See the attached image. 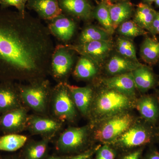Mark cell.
I'll return each instance as SVG.
<instances>
[{"label": "cell", "mask_w": 159, "mask_h": 159, "mask_svg": "<svg viewBox=\"0 0 159 159\" xmlns=\"http://www.w3.org/2000/svg\"><path fill=\"white\" fill-rule=\"evenodd\" d=\"M55 46L48 27L26 11L0 9V80L27 83L50 74Z\"/></svg>", "instance_id": "obj_1"}, {"label": "cell", "mask_w": 159, "mask_h": 159, "mask_svg": "<svg viewBox=\"0 0 159 159\" xmlns=\"http://www.w3.org/2000/svg\"><path fill=\"white\" fill-rule=\"evenodd\" d=\"M23 104L37 115L46 116L50 106L52 89L44 79L26 84H17Z\"/></svg>", "instance_id": "obj_2"}, {"label": "cell", "mask_w": 159, "mask_h": 159, "mask_svg": "<svg viewBox=\"0 0 159 159\" xmlns=\"http://www.w3.org/2000/svg\"><path fill=\"white\" fill-rule=\"evenodd\" d=\"M89 131L87 126L67 129L56 141V150L62 155H67L79 153L90 148L88 147Z\"/></svg>", "instance_id": "obj_3"}, {"label": "cell", "mask_w": 159, "mask_h": 159, "mask_svg": "<svg viewBox=\"0 0 159 159\" xmlns=\"http://www.w3.org/2000/svg\"><path fill=\"white\" fill-rule=\"evenodd\" d=\"M132 104L129 97L115 90L103 91L94 102L93 110L96 116H107L121 113Z\"/></svg>", "instance_id": "obj_4"}, {"label": "cell", "mask_w": 159, "mask_h": 159, "mask_svg": "<svg viewBox=\"0 0 159 159\" xmlns=\"http://www.w3.org/2000/svg\"><path fill=\"white\" fill-rule=\"evenodd\" d=\"M50 106L53 118L60 121L72 122L76 118V107L66 83H58L52 89Z\"/></svg>", "instance_id": "obj_5"}, {"label": "cell", "mask_w": 159, "mask_h": 159, "mask_svg": "<svg viewBox=\"0 0 159 159\" xmlns=\"http://www.w3.org/2000/svg\"><path fill=\"white\" fill-rule=\"evenodd\" d=\"M133 118L128 114H118L105 121L97 131L95 139L109 144L130 128Z\"/></svg>", "instance_id": "obj_6"}, {"label": "cell", "mask_w": 159, "mask_h": 159, "mask_svg": "<svg viewBox=\"0 0 159 159\" xmlns=\"http://www.w3.org/2000/svg\"><path fill=\"white\" fill-rule=\"evenodd\" d=\"M150 132L141 125L129 128L124 133L108 145L117 150L123 152L132 150L150 143L152 139Z\"/></svg>", "instance_id": "obj_7"}, {"label": "cell", "mask_w": 159, "mask_h": 159, "mask_svg": "<svg viewBox=\"0 0 159 159\" xmlns=\"http://www.w3.org/2000/svg\"><path fill=\"white\" fill-rule=\"evenodd\" d=\"M74 64L73 55L67 46H55L51 57L50 74L58 83L63 80L70 72Z\"/></svg>", "instance_id": "obj_8"}, {"label": "cell", "mask_w": 159, "mask_h": 159, "mask_svg": "<svg viewBox=\"0 0 159 159\" xmlns=\"http://www.w3.org/2000/svg\"><path fill=\"white\" fill-rule=\"evenodd\" d=\"M62 122L41 115H29L27 129L32 134L39 135L51 140L61 129Z\"/></svg>", "instance_id": "obj_9"}, {"label": "cell", "mask_w": 159, "mask_h": 159, "mask_svg": "<svg viewBox=\"0 0 159 159\" xmlns=\"http://www.w3.org/2000/svg\"><path fill=\"white\" fill-rule=\"evenodd\" d=\"M25 106L1 114L0 130L6 134H19L27 128L29 115Z\"/></svg>", "instance_id": "obj_10"}, {"label": "cell", "mask_w": 159, "mask_h": 159, "mask_svg": "<svg viewBox=\"0 0 159 159\" xmlns=\"http://www.w3.org/2000/svg\"><path fill=\"white\" fill-rule=\"evenodd\" d=\"M25 106L21 99L17 84L12 81L0 84V114Z\"/></svg>", "instance_id": "obj_11"}, {"label": "cell", "mask_w": 159, "mask_h": 159, "mask_svg": "<svg viewBox=\"0 0 159 159\" xmlns=\"http://www.w3.org/2000/svg\"><path fill=\"white\" fill-rule=\"evenodd\" d=\"M69 48L76 50L82 56L89 57L94 62L102 61L111 50L112 45L110 40L97 41L80 44L77 47Z\"/></svg>", "instance_id": "obj_12"}, {"label": "cell", "mask_w": 159, "mask_h": 159, "mask_svg": "<svg viewBox=\"0 0 159 159\" xmlns=\"http://www.w3.org/2000/svg\"><path fill=\"white\" fill-rule=\"evenodd\" d=\"M50 21L48 29L51 35L64 43L67 42L73 38L76 29L73 20L62 13Z\"/></svg>", "instance_id": "obj_13"}, {"label": "cell", "mask_w": 159, "mask_h": 159, "mask_svg": "<svg viewBox=\"0 0 159 159\" xmlns=\"http://www.w3.org/2000/svg\"><path fill=\"white\" fill-rule=\"evenodd\" d=\"M26 7L35 11L41 19L51 20L62 14L58 0H29Z\"/></svg>", "instance_id": "obj_14"}, {"label": "cell", "mask_w": 159, "mask_h": 159, "mask_svg": "<svg viewBox=\"0 0 159 159\" xmlns=\"http://www.w3.org/2000/svg\"><path fill=\"white\" fill-rule=\"evenodd\" d=\"M74 105L83 116L89 112L93 97V90L90 87L70 85L66 83Z\"/></svg>", "instance_id": "obj_15"}, {"label": "cell", "mask_w": 159, "mask_h": 159, "mask_svg": "<svg viewBox=\"0 0 159 159\" xmlns=\"http://www.w3.org/2000/svg\"><path fill=\"white\" fill-rule=\"evenodd\" d=\"M63 12L77 18L87 20L93 15V7L88 0H58Z\"/></svg>", "instance_id": "obj_16"}, {"label": "cell", "mask_w": 159, "mask_h": 159, "mask_svg": "<svg viewBox=\"0 0 159 159\" xmlns=\"http://www.w3.org/2000/svg\"><path fill=\"white\" fill-rule=\"evenodd\" d=\"M103 82L108 89L115 90L129 97L134 95L136 87L132 72L115 75L104 79Z\"/></svg>", "instance_id": "obj_17"}, {"label": "cell", "mask_w": 159, "mask_h": 159, "mask_svg": "<svg viewBox=\"0 0 159 159\" xmlns=\"http://www.w3.org/2000/svg\"><path fill=\"white\" fill-rule=\"evenodd\" d=\"M50 140L43 139L39 141H27L23 147L21 159H44L48 157Z\"/></svg>", "instance_id": "obj_18"}, {"label": "cell", "mask_w": 159, "mask_h": 159, "mask_svg": "<svg viewBox=\"0 0 159 159\" xmlns=\"http://www.w3.org/2000/svg\"><path fill=\"white\" fill-rule=\"evenodd\" d=\"M142 65L139 61H135L122 56H114L107 65V72L111 75H119L130 73Z\"/></svg>", "instance_id": "obj_19"}, {"label": "cell", "mask_w": 159, "mask_h": 159, "mask_svg": "<svg viewBox=\"0 0 159 159\" xmlns=\"http://www.w3.org/2000/svg\"><path fill=\"white\" fill-rule=\"evenodd\" d=\"M108 4L111 19L114 29H116L122 23L127 20L131 16L133 7L129 2H124L115 4Z\"/></svg>", "instance_id": "obj_20"}, {"label": "cell", "mask_w": 159, "mask_h": 159, "mask_svg": "<svg viewBox=\"0 0 159 159\" xmlns=\"http://www.w3.org/2000/svg\"><path fill=\"white\" fill-rule=\"evenodd\" d=\"M136 87L141 92H145L153 87L155 78L151 70L142 65L132 72Z\"/></svg>", "instance_id": "obj_21"}, {"label": "cell", "mask_w": 159, "mask_h": 159, "mask_svg": "<svg viewBox=\"0 0 159 159\" xmlns=\"http://www.w3.org/2000/svg\"><path fill=\"white\" fill-rule=\"evenodd\" d=\"M137 108L142 117L151 123H154L157 120L159 109L155 99L150 96H145L139 99Z\"/></svg>", "instance_id": "obj_22"}, {"label": "cell", "mask_w": 159, "mask_h": 159, "mask_svg": "<svg viewBox=\"0 0 159 159\" xmlns=\"http://www.w3.org/2000/svg\"><path fill=\"white\" fill-rule=\"evenodd\" d=\"M157 12L147 4L140 3L137 6L134 21L142 29L149 31Z\"/></svg>", "instance_id": "obj_23"}, {"label": "cell", "mask_w": 159, "mask_h": 159, "mask_svg": "<svg viewBox=\"0 0 159 159\" xmlns=\"http://www.w3.org/2000/svg\"><path fill=\"white\" fill-rule=\"evenodd\" d=\"M28 141V137L25 135L19 134H6L0 137V151H16L22 148Z\"/></svg>", "instance_id": "obj_24"}, {"label": "cell", "mask_w": 159, "mask_h": 159, "mask_svg": "<svg viewBox=\"0 0 159 159\" xmlns=\"http://www.w3.org/2000/svg\"><path fill=\"white\" fill-rule=\"evenodd\" d=\"M140 54L145 62L156 63L159 60V42L151 38L145 39L141 45Z\"/></svg>", "instance_id": "obj_25"}, {"label": "cell", "mask_w": 159, "mask_h": 159, "mask_svg": "<svg viewBox=\"0 0 159 159\" xmlns=\"http://www.w3.org/2000/svg\"><path fill=\"white\" fill-rule=\"evenodd\" d=\"M97 70L93 61L85 56H82L77 61L74 75L80 79H89L97 74Z\"/></svg>", "instance_id": "obj_26"}, {"label": "cell", "mask_w": 159, "mask_h": 159, "mask_svg": "<svg viewBox=\"0 0 159 159\" xmlns=\"http://www.w3.org/2000/svg\"><path fill=\"white\" fill-rule=\"evenodd\" d=\"M110 35L103 29L95 26H89L80 33L79 39L80 44L97 41L110 40Z\"/></svg>", "instance_id": "obj_27"}, {"label": "cell", "mask_w": 159, "mask_h": 159, "mask_svg": "<svg viewBox=\"0 0 159 159\" xmlns=\"http://www.w3.org/2000/svg\"><path fill=\"white\" fill-rule=\"evenodd\" d=\"M93 15L104 30L110 34H113L115 30L113 27L107 2L100 3L93 10Z\"/></svg>", "instance_id": "obj_28"}, {"label": "cell", "mask_w": 159, "mask_h": 159, "mask_svg": "<svg viewBox=\"0 0 159 159\" xmlns=\"http://www.w3.org/2000/svg\"><path fill=\"white\" fill-rule=\"evenodd\" d=\"M119 34L126 38H135L146 34L145 30L138 25L134 21H125L118 27Z\"/></svg>", "instance_id": "obj_29"}, {"label": "cell", "mask_w": 159, "mask_h": 159, "mask_svg": "<svg viewBox=\"0 0 159 159\" xmlns=\"http://www.w3.org/2000/svg\"><path fill=\"white\" fill-rule=\"evenodd\" d=\"M117 48L121 56L138 61L136 51L133 43L124 37H119L117 41Z\"/></svg>", "instance_id": "obj_30"}, {"label": "cell", "mask_w": 159, "mask_h": 159, "mask_svg": "<svg viewBox=\"0 0 159 159\" xmlns=\"http://www.w3.org/2000/svg\"><path fill=\"white\" fill-rule=\"evenodd\" d=\"M96 159H116L117 150L108 144L99 147L96 152Z\"/></svg>", "instance_id": "obj_31"}, {"label": "cell", "mask_w": 159, "mask_h": 159, "mask_svg": "<svg viewBox=\"0 0 159 159\" xmlns=\"http://www.w3.org/2000/svg\"><path fill=\"white\" fill-rule=\"evenodd\" d=\"M1 9H6L9 6H14L17 9L18 11L22 15L25 13L26 5L23 0H0Z\"/></svg>", "instance_id": "obj_32"}, {"label": "cell", "mask_w": 159, "mask_h": 159, "mask_svg": "<svg viewBox=\"0 0 159 159\" xmlns=\"http://www.w3.org/2000/svg\"><path fill=\"white\" fill-rule=\"evenodd\" d=\"M143 147L124 152L125 154L119 159H142Z\"/></svg>", "instance_id": "obj_33"}, {"label": "cell", "mask_w": 159, "mask_h": 159, "mask_svg": "<svg viewBox=\"0 0 159 159\" xmlns=\"http://www.w3.org/2000/svg\"><path fill=\"white\" fill-rule=\"evenodd\" d=\"M99 147H96L89 148L87 150L80 153L76 154L75 155L69 156L67 159H92L94 154L96 153Z\"/></svg>", "instance_id": "obj_34"}, {"label": "cell", "mask_w": 159, "mask_h": 159, "mask_svg": "<svg viewBox=\"0 0 159 159\" xmlns=\"http://www.w3.org/2000/svg\"><path fill=\"white\" fill-rule=\"evenodd\" d=\"M153 35L159 34V12H157L149 30Z\"/></svg>", "instance_id": "obj_35"}, {"label": "cell", "mask_w": 159, "mask_h": 159, "mask_svg": "<svg viewBox=\"0 0 159 159\" xmlns=\"http://www.w3.org/2000/svg\"><path fill=\"white\" fill-rule=\"evenodd\" d=\"M143 159H159V152L156 149H151Z\"/></svg>", "instance_id": "obj_36"}, {"label": "cell", "mask_w": 159, "mask_h": 159, "mask_svg": "<svg viewBox=\"0 0 159 159\" xmlns=\"http://www.w3.org/2000/svg\"><path fill=\"white\" fill-rule=\"evenodd\" d=\"M70 156L61 155L59 156H52L47 157L44 159H67Z\"/></svg>", "instance_id": "obj_37"}, {"label": "cell", "mask_w": 159, "mask_h": 159, "mask_svg": "<svg viewBox=\"0 0 159 159\" xmlns=\"http://www.w3.org/2000/svg\"><path fill=\"white\" fill-rule=\"evenodd\" d=\"M3 159H21L20 157H10L7 158Z\"/></svg>", "instance_id": "obj_38"}, {"label": "cell", "mask_w": 159, "mask_h": 159, "mask_svg": "<svg viewBox=\"0 0 159 159\" xmlns=\"http://www.w3.org/2000/svg\"><path fill=\"white\" fill-rule=\"evenodd\" d=\"M155 3L156 4L157 6L159 7V0H155Z\"/></svg>", "instance_id": "obj_39"}, {"label": "cell", "mask_w": 159, "mask_h": 159, "mask_svg": "<svg viewBox=\"0 0 159 159\" xmlns=\"http://www.w3.org/2000/svg\"><path fill=\"white\" fill-rule=\"evenodd\" d=\"M145 1L148 2H155V0H145Z\"/></svg>", "instance_id": "obj_40"}, {"label": "cell", "mask_w": 159, "mask_h": 159, "mask_svg": "<svg viewBox=\"0 0 159 159\" xmlns=\"http://www.w3.org/2000/svg\"><path fill=\"white\" fill-rule=\"evenodd\" d=\"M23 1H24V3H25V4L26 5V3H27L29 0H23Z\"/></svg>", "instance_id": "obj_41"}, {"label": "cell", "mask_w": 159, "mask_h": 159, "mask_svg": "<svg viewBox=\"0 0 159 159\" xmlns=\"http://www.w3.org/2000/svg\"><path fill=\"white\" fill-rule=\"evenodd\" d=\"M109 1H113V2H115V1H121V0H109Z\"/></svg>", "instance_id": "obj_42"}, {"label": "cell", "mask_w": 159, "mask_h": 159, "mask_svg": "<svg viewBox=\"0 0 159 159\" xmlns=\"http://www.w3.org/2000/svg\"></svg>", "instance_id": "obj_43"}]
</instances>
